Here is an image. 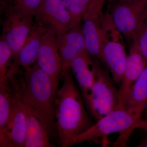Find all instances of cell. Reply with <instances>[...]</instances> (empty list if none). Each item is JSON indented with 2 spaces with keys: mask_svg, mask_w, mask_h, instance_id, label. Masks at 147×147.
Instances as JSON below:
<instances>
[{
  "mask_svg": "<svg viewBox=\"0 0 147 147\" xmlns=\"http://www.w3.org/2000/svg\"><path fill=\"white\" fill-rule=\"evenodd\" d=\"M24 70L19 79L15 75L11 78L9 82L12 84V90L31 106L50 139L55 141L57 137L58 139L55 104L57 89L36 63Z\"/></svg>",
  "mask_w": 147,
  "mask_h": 147,
  "instance_id": "6da1fadb",
  "label": "cell"
},
{
  "mask_svg": "<svg viewBox=\"0 0 147 147\" xmlns=\"http://www.w3.org/2000/svg\"><path fill=\"white\" fill-rule=\"evenodd\" d=\"M71 72V69L62 73L63 83L55 99L58 140L63 147L71 146L74 139L94 123L87 113Z\"/></svg>",
  "mask_w": 147,
  "mask_h": 147,
  "instance_id": "7a4b0ae2",
  "label": "cell"
},
{
  "mask_svg": "<svg viewBox=\"0 0 147 147\" xmlns=\"http://www.w3.org/2000/svg\"><path fill=\"white\" fill-rule=\"evenodd\" d=\"M123 35L113 24L107 11L102 19L101 50L106 68L119 86L123 76L127 55Z\"/></svg>",
  "mask_w": 147,
  "mask_h": 147,
  "instance_id": "3957f363",
  "label": "cell"
},
{
  "mask_svg": "<svg viewBox=\"0 0 147 147\" xmlns=\"http://www.w3.org/2000/svg\"><path fill=\"white\" fill-rule=\"evenodd\" d=\"M142 119L126 109L116 108L74 139L71 146L85 142L96 141L115 133H120L123 138L125 137L126 139L134 129L139 128Z\"/></svg>",
  "mask_w": 147,
  "mask_h": 147,
  "instance_id": "277c9868",
  "label": "cell"
},
{
  "mask_svg": "<svg viewBox=\"0 0 147 147\" xmlns=\"http://www.w3.org/2000/svg\"><path fill=\"white\" fill-rule=\"evenodd\" d=\"M107 12L129 47L144 23L147 0L108 1Z\"/></svg>",
  "mask_w": 147,
  "mask_h": 147,
  "instance_id": "5b68a950",
  "label": "cell"
},
{
  "mask_svg": "<svg viewBox=\"0 0 147 147\" xmlns=\"http://www.w3.org/2000/svg\"><path fill=\"white\" fill-rule=\"evenodd\" d=\"M93 61L94 82L87 108L96 121L115 109L119 89L108 69Z\"/></svg>",
  "mask_w": 147,
  "mask_h": 147,
  "instance_id": "8992f818",
  "label": "cell"
},
{
  "mask_svg": "<svg viewBox=\"0 0 147 147\" xmlns=\"http://www.w3.org/2000/svg\"><path fill=\"white\" fill-rule=\"evenodd\" d=\"M34 17L35 23L56 36L81 24L66 9L63 0H42Z\"/></svg>",
  "mask_w": 147,
  "mask_h": 147,
  "instance_id": "52a82bcc",
  "label": "cell"
},
{
  "mask_svg": "<svg viewBox=\"0 0 147 147\" xmlns=\"http://www.w3.org/2000/svg\"><path fill=\"white\" fill-rule=\"evenodd\" d=\"M33 17L25 15L11 5L6 11L1 38L10 48L13 60L17 57L34 23Z\"/></svg>",
  "mask_w": 147,
  "mask_h": 147,
  "instance_id": "ba28073f",
  "label": "cell"
},
{
  "mask_svg": "<svg viewBox=\"0 0 147 147\" xmlns=\"http://www.w3.org/2000/svg\"><path fill=\"white\" fill-rule=\"evenodd\" d=\"M106 1L97 0L93 3L83 17L82 26L87 52L105 68L101 50V32L103 7Z\"/></svg>",
  "mask_w": 147,
  "mask_h": 147,
  "instance_id": "9c48e42d",
  "label": "cell"
},
{
  "mask_svg": "<svg viewBox=\"0 0 147 147\" xmlns=\"http://www.w3.org/2000/svg\"><path fill=\"white\" fill-rule=\"evenodd\" d=\"M128 50L122 79L119 86V95L116 108L125 109V103L129 93L147 65V63L139 49L136 38Z\"/></svg>",
  "mask_w": 147,
  "mask_h": 147,
  "instance_id": "30bf717a",
  "label": "cell"
},
{
  "mask_svg": "<svg viewBox=\"0 0 147 147\" xmlns=\"http://www.w3.org/2000/svg\"><path fill=\"white\" fill-rule=\"evenodd\" d=\"M36 63L50 77L57 89L62 76V65L56 36L47 32L43 34Z\"/></svg>",
  "mask_w": 147,
  "mask_h": 147,
  "instance_id": "8fae6325",
  "label": "cell"
},
{
  "mask_svg": "<svg viewBox=\"0 0 147 147\" xmlns=\"http://www.w3.org/2000/svg\"><path fill=\"white\" fill-rule=\"evenodd\" d=\"M57 47L61 60L62 73L71 70L74 60L87 51L82 26L74 27L63 34L56 36Z\"/></svg>",
  "mask_w": 147,
  "mask_h": 147,
  "instance_id": "7c38bea8",
  "label": "cell"
},
{
  "mask_svg": "<svg viewBox=\"0 0 147 147\" xmlns=\"http://www.w3.org/2000/svg\"><path fill=\"white\" fill-rule=\"evenodd\" d=\"M71 69L87 107L94 82L93 59L86 51L74 60L71 63Z\"/></svg>",
  "mask_w": 147,
  "mask_h": 147,
  "instance_id": "4fadbf2b",
  "label": "cell"
},
{
  "mask_svg": "<svg viewBox=\"0 0 147 147\" xmlns=\"http://www.w3.org/2000/svg\"><path fill=\"white\" fill-rule=\"evenodd\" d=\"M11 90L12 108L9 137L11 147H24L27 127V115L24 100L16 92Z\"/></svg>",
  "mask_w": 147,
  "mask_h": 147,
  "instance_id": "5bb4252c",
  "label": "cell"
},
{
  "mask_svg": "<svg viewBox=\"0 0 147 147\" xmlns=\"http://www.w3.org/2000/svg\"><path fill=\"white\" fill-rule=\"evenodd\" d=\"M45 30L34 23L25 43L13 60V65L23 69L31 67L36 62Z\"/></svg>",
  "mask_w": 147,
  "mask_h": 147,
  "instance_id": "9a60e30c",
  "label": "cell"
},
{
  "mask_svg": "<svg viewBox=\"0 0 147 147\" xmlns=\"http://www.w3.org/2000/svg\"><path fill=\"white\" fill-rule=\"evenodd\" d=\"M23 100L26 106L27 115V127L24 147L55 146L51 142V139L47 130L35 115L31 106Z\"/></svg>",
  "mask_w": 147,
  "mask_h": 147,
  "instance_id": "2e32d148",
  "label": "cell"
},
{
  "mask_svg": "<svg viewBox=\"0 0 147 147\" xmlns=\"http://www.w3.org/2000/svg\"><path fill=\"white\" fill-rule=\"evenodd\" d=\"M147 102V65L132 86L124 108L142 118Z\"/></svg>",
  "mask_w": 147,
  "mask_h": 147,
  "instance_id": "e0dca14e",
  "label": "cell"
},
{
  "mask_svg": "<svg viewBox=\"0 0 147 147\" xmlns=\"http://www.w3.org/2000/svg\"><path fill=\"white\" fill-rule=\"evenodd\" d=\"M12 95L10 88L0 90V147H11L9 137L12 108Z\"/></svg>",
  "mask_w": 147,
  "mask_h": 147,
  "instance_id": "ac0fdd59",
  "label": "cell"
},
{
  "mask_svg": "<svg viewBox=\"0 0 147 147\" xmlns=\"http://www.w3.org/2000/svg\"><path fill=\"white\" fill-rule=\"evenodd\" d=\"M13 60L12 51L6 42L0 37V90L9 86V76Z\"/></svg>",
  "mask_w": 147,
  "mask_h": 147,
  "instance_id": "d6986e66",
  "label": "cell"
},
{
  "mask_svg": "<svg viewBox=\"0 0 147 147\" xmlns=\"http://www.w3.org/2000/svg\"><path fill=\"white\" fill-rule=\"evenodd\" d=\"M65 8L79 22L90 7L97 0H63Z\"/></svg>",
  "mask_w": 147,
  "mask_h": 147,
  "instance_id": "ffe728a7",
  "label": "cell"
},
{
  "mask_svg": "<svg viewBox=\"0 0 147 147\" xmlns=\"http://www.w3.org/2000/svg\"><path fill=\"white\" fill-rule=\"evenodd\" d=\"M11 5L16 9L30 17H34L42 0H11Z\"/></svg>",
  "mask_w": 147,
  "mask_h": 147,
  "instance_id": "44dd1931",
  "label": "cell"
},
{
  "mask_svg": "<svg viewBox=\"0 0 147 147\" xmlns=\"http://www.w3.org/2000/svg\"><path fill=\"white\" fill-rule=\"evenodd\" d=\"M136 39L140 51L147 63V24L145 22L138 31Z\"/></svg>",
  "mask_w": 147,
  "mask_h": 147,
  "instance_id": "7402d4cb",
  "label": "cell"
},
{
  "mask_svg": "<svg viewBox=\"0 0 147 147\" xmlns=\"http://www.w3.org/2000/svg\"><path fill=\"white\" fill-rule=\"evenodd\" d=\"M11 1V0H1V5H2V7H1V9H2L5 7L7 5V3L9 1Z\"/></svg>",
  "mask_w": 147,
  "mask_h": 147,
  "instance_id": "603a6c76",
  "label": "cell"
},
{
  "mask_svg": "<svg viewBox=\"0 0 147 147\" xmlns=\"http://www.w3.org/2000/svg\"><path fill=\"white\" fill-rule=\"evenodd\" d=\"M137 147H147V137L144 140H143L140 144L138 145Z\"/></svg>",
  "mask_w": 147,
  "mask_h": 147,
  "instance_id": "cb8c5ba5",
  "label": "cell"
},
{
  "mask_svg": "<svg viewBox=\"0 0 147 147\" xmlns=\"http://www.w3.org/2000/svg\"><path fill=\"white\" fill-rule=\"evenodd\" d=\"M147 114V102L146 104V106H145V108L144 109V113H143V115H142V117H145V115H146Z\"/></svg>",
  "mask_w": 147,
  "mask_h": 147,
  "instance_id": "d4e9b609",
  "label": "cell"
},
{
  "mask_svg": "<svg viewBox=\"0 0 147 147\" xmlns=\"http://www.w3.org/2000/svg\"><path fill=\"white\" fill-rule=\"evenodd\" d=\"M144 22L147 24V9L146 11V16H145Z\"/></svg>",
  "mask_w": 147,
  "mask_h": 147,
  "instance_id": "484cf974",
  "label": "cell"
},
{
  "mask_svg": "<svg viewBox=\"0 0 147 147\" xmlns=\"http://www.w3.org/2000/svg\"><path fill=\"white\" fill-rule=\"evenodd\" d=\"M144 117L145 119H144L146 120L147 121V114H146V115Z\"/></svg>",
  "mask_w": 147,
  "mask_h": 147,
  "instance_id": "4316f807",
  "label": "cell"
},
{
  "mask_svg": "<svg viewBox=\"0 0 147 147\" xmlns=\"http://www.w3.org/2000/svg\"><path fill=\"white\" fill-rule=\"evenodd\" d=\"M112 1V0H107V1Z\"/></svg>",
  "mask_w": 147,
  "mask_h": 147,
  "instance_id": "83f0119b",
  "label": "cell"
}]
</instances>
